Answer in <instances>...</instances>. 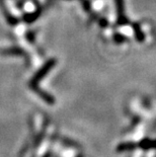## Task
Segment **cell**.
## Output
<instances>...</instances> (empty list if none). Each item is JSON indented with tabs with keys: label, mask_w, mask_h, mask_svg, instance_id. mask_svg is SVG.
<instances>
[{
	"label": "cell",
	"mask_w": 156,
	"mask_h": 157,
	"mask_svg": "<svg viewBox=\"0 0 156 157\" xmlns=\"http://www.w3.org/2000/svg\"><path fill=\"white\" fill-rule=\"evenodd\" d=\"M2 55L5 56H24L25 52L22 51L21 48H16V47H12V48L4 49L1 51Z\"/></svg>",
	"instance_id": "cell-8"
},
{
	"label": "cell",
	"mask_w": 156,
	"mask_h": 157,
	"mask_svg": "<svg viewBox=\"0 0 156 157\" xmlns=\"http://www.w3.org/2000/svg\"><path fill=\"white\" fill-rule=\"evenodd\" d=\"M76 157H83V156H82L81 154H78V155H77V156H76Z\"/></svg>",
	"instance_id": "cell-16"
},
{
	"label": "cell",
	"mask_w": 156,
	"mask_h": 157,
	"mask_svg": "<svg viewBox=\"0 0 156 157\" xmlns=\"http://www.w3.org/2000/svg\"><path fill=\"white\" fill-rule=\"evenodd\" d=\"M82 4H83V8L85 10L89 11L91 8V5H90V1L89 0H82Z\"/></svg>",
	"instance_id": "cell-12"
},
{
	"label": "cell",
	"mask_w": 156,
	"mask_h": 157,
	"mask_svg": "<svg viewBox=\"0 0 156 157\" xmlns=\"http://www.w3.org/2000/svg\"><path fill=\"white\" fill-rule=\"evenodd\" d=\"M53 155H54V153H53L52 150H48L42 157H53Z\"/></svg>",
	"instance_id": "cell-15"
},
{
	"label": "cell",
	"mask_w": 156,
	"mask_h": 157,
	"mask_svg": "<svg viewBox=\"0 0 156 157\" xmlns=\"http://www.w3.org/2000/svg\"><path fill=\"white\" fill-rule=\"evenodd\" d=\"M137 145L139 148H141L142 150H145V151L150 150V149H156V139L144 138V139H142Z\"/></svg>",
	"instance_id": "cell-5"
},
{
	"label": "cell",
	"mask_w": 156,
	"mask_h": 157,
	"mask_svg": "<svg viewBox=\"0 0 156 157\" xmlns=\"http://www.w3.org/2000/svg\"><path fill=\"white\" fill-rule=\"evenodd\" d=\"M31 89L32 90V91H35L36 94H38L40 98H41L43 101H44L47 105H53L55 103V98L53 96L52 94H50L49 92L45 91L44 89H42L41 87H40L39 85H36V86H32V87H31Z\"/></svg>",
	"instance_id": "cell-3"
},
{
	"label": "cell",
	"mask_w": 156,
	"mask_h": 157,
	"mask_svg": "<svg viewBox=\"0 0 156 157\" xmlns=\"http://www.w3.org/2000/svg\"><path fill=\"white\" fill-rule=\"evenodd\" d=\"M40 15H41V10H40V9H38V10H36V11H32V12L25 13L24 15V21L26 23H32L40 17Z\"/></svg>",
	"instance_id": "cell-9"
},
{
	"label": "cell",
	"mask_w": 156,
	"mask_h": 157,
	"mask_svg": "<svg viewBox=\"0 0 156 157\" xmlns=\"http://www.w3.org/2000/svg\"><path fill=\"white\" fill-rule=\"evenodd\" d=\"M46 131H47V124L45 123L44 126H43L42 130L38 133V135H36L34 142H32V150H34L35 153L36 152V149H38L39 147L41 146V144H42L43 140H44V138H45Z\"/></svg>",
	"instance_id": "cell-4"
},
{
	"label": "cell",
	"mask_w": 156,
	"mask_h": 157,
	"mask_svg": "<svg viewBox=\"0 0 156 157\" xmlns=\"http://www.w3.org/2000/svg\"><path fill=\"white\" fill-rule=\"evenodd\" d=\"M26 39L29 43H34L35 42V34L32 32H29L26 33Z\"/></svg>",
	"instance_id": "cell-13"
},
{
	"label": "cell",
	"mask_w": 156,
	"mask_h": 157,
	"mask_svg": "<svg viewBox=\"0 0 156 157\" xmlns=\"http://www.w3.org/2000/svg\"><path fill=\"white\" fill-rule=\"evenodd\" d=\"M138 145L134 142H123L120 143L117 146V151L118 152H128V151H133Z\"/></svg>",
	"instance_id": "cell-7"
},
{
	"label": "cell",
	"mask_w": 156,
	"mask_h": 157,
	"mask_svg": "<svg viewBox=\"0 0 156 157\" xmlns=\"http://www.w3.org/2000/svg\"><path fill=\"white\" fill-rule=\"evenodd\" d=\"M56 63H57V61H56L55 59L48 60V61L46 62L45 64L43 65L42 67L36 72V74L32 76V78L31 79V81H29V88L32 87V86L39 85L40 81H42V80L45 78V76L47 75L48 73L55 67Z\"/></svg>",
	"instance_id": "cell-1"
},
{
	"label": "cell",
	"mask_w": 156,
	"mask_h": 157,
	"mask_svg": "<svg viewBox=\"0 0 156 157\" xmlns=\"http://www.w3.org/2000/svg\"><path fill=\"white\" fill-rule=\"evenodd\" d=\"M63 144L66 145V146H69V147H74V148H79V145L77 144L76 142H74L73 140L69 139V138H64L62 140Z\"/></svg>",
	"instance_id": "cell-11"
},
{
	"label": "cell",
	"mask_w": 156,
	"mask_h": 157,
	"mask_svg": "<svg viewBox=\"0 0 156 157\" xmlns=\"http://www.w3.org/2000/svg\"><path fill=\"white\" fill-rule=\"evenodd\" d=\"M112 39H114L115 43H117V44H122V43H126L128 41V38L124 35L122 34H119V33H117V34H115L114 36H112Z\"/></svg>",
	"instance_id": "cell-10"
},
{
	"label": "cell",
	"mask_w": 156,
	"mask_h": 157,
	"mask_svg": "<svg viewBox=\"0 0 156 157\" xmlns=\"http://www.w3.org/2000/svg\"><path fill=\"white\" fill-rule=\"evenodd\" d=\"M116 10H117V23L119 25H127L130 23L129 18L125 13V2L124 0H115Z\"/></svg>",
	"instance_id": "cell-2"
},
{
	"label": "cell",
	"mask_w": 156,
	"mask_h": 157,
	"mask_svg": "<svg viewBox=\"0 0 156 157\" xmlns=\"http://www.w3.org/2000/svg\"><path fill=\"white\" fill-rule=\"evenodd\" d=\"M133 32H134L136 41L139 43H143L145 41V35H144L143 31L141 29V26L139 23H137V22L133 23Z\"/></svg>",
	"instance_id": "cell-6"
},
{
	"label": "cell",
	"mask_w": 156,
	"mask_h": 157,
	"mask_svg": "<svg viewBox=\"0 0 156 157\" xmlns=\"http://www.w3.org/2000/svg\"><path fill=\"white\" fill-rule=\"evenodd\" d=\"M98 25L101 28H107L108 25V19H105V18H101L98 21Z\"/></svg>",
	"instance_id": "cell-14"
}]
</instances>
